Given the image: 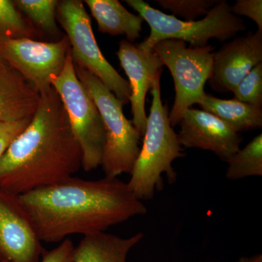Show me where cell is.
<instances>
[{
  "label": "cell",
  "mask_w": 262,
  "mask_h": 262,
  "mask_svg": "<svg viewBox=\"0 0 262 262\" xmlns=\"http://www.w3.org/2000/svg\"><path fill=\"white\" fill-rule=\"evenodd\" d=\"M41 242L61 243L72 234L106 232L146 207L118 178L86 180L70 177L18 195Z\"/></svg>",
  "instance_id": "obj_1"
},
{
  "label": "cell",
  "mask_w": 262,
  "mask_h": 262,
  "mask_svg": "<svg viewBox=\"0 0 262 262\" xmlns=\"http://www.w3.org/2000/svg\"><path fill=\"white\" fill-rule=\"evenodd\" d=\"M82 153L61 98L52 88L37 112L0 159V189L20 195L73 177Z\"/></svg>",
  "instance_id": "obj_2"
},
{
  "label": "cell",
  "mask_w": 262,
  "mask_h": 262,
  "mask_svg": "<svg viewBox=\"0 0 262 262\" xmlns=\"http://www.w3.org/2000/svg\"><path fill=\"white\" fill-rule=\"evenodd\" d=\"M160 76L155 79L151 89L152 103L142 146L127 182L130 190L141 201L152 199L157 191L163 189V174L170 184L177 180L172 164L184 156L177 134L170 125L168 105L162 101Z\"/></svg>",
  "instance_id": "obj_3"
},
{
  "label": "cell",
  "mask_w": 262,
  "mask_h": 262,
  "mask_svg": "<svg viewBox=\"0 0 262 262\" xmlns=\"http://www.w3.org/2000/svg\"><path fill=\"white\" fill-rule=\"evenodd\" d=\"M125 2L149 24V37L138 46L144 51H152L155 45L168 39L189 42L192 48L205 47L210 39L226 42L246 29L244 20L232 13L226 0H219L204 18L193 21L165 14L142 0Z\"/></svg>",
  "instance_id": "obj_4"
},
{
  "label": "cell",
  "mask_w": 262,
  "mask_h": 262,
  "mask_svg": "<svg viewBox=\"0 0 262 262\" xmlns=\"http://www.w3.org/2000/svg\"><path fill=\"white\" fill-rule=\"evenodd\" d=\"M74 64L77 77L92 96L102 118L105 144L101 166L105 177L117 178L130 173L140 151L141 136L124 115L123 103L96 76Z\"/></svg>",
  "instance_id": "obj_5"
},
{
  "label": "cell",
  "mask_w": 262,
  "mask_h": 262,
  "mask_svg": "<svg viewBox=\"0 0 262 262\" xmlns=\"http://www.w3.org/2000/svg\"><path fill=\"white\" fill-rule=\"evenodd\" d=\"M52 86L61 98L71 129L82 153V168L90 172L101 166L105 131L101 114L92 96L76 74L71 51Z\"/></svg>",
  "instance_id": "obj_6"
},
{
  "label": "cell",
  "mask_w": 262,
  "mask_h": 262,
  "mask_svg": "<svg viewBox=\"0 0 262 262\" xmlns=\"http://www.w3.org/2000/svg\"><path fill=\"white\" fill-rule=\"evenodd\" d=\"M215 47L187 48L185 42L177 39L161 41L155 52L170 70L175 85V101L169 120L172 127L178 125L186 110L199 103L206 95L204 87L212 73Z\"/></svg>",
  "instance_id": "obj_7"
},
{
  "label": "cell",
  "mask_w": 262,
  "mask_h": 262,
  "mask_svg": "<svg viewBox=\"0 0 262 262\" xmlns=\"http://www.w3.org/2000/svg\"><path fill=\"white\" fill-rule=\"evenodd\" d=\"M83 4L80 0H62L57 7V18L67 33L74 63L96 76L123 104H127L131 95L128 81L103 56Z\"/></svg>",
  "instance_id": "obj_8"
},
{
  "label": "cell",
  "mask_w": 262,
  "mask_h": 262,
  "mask_svg": "<svg viewBox=\"0 0 262 262\" xmlns=\"http://www.w3.org/2000/svg\"><path fill=\"white\" fill-rule=\"evenodd\" d=\"M70 51L67 37L54 42L29 38L0 40V58L18 71L40 95L53 88L52 80L63 70Z\"/></svg>",
  "instance_id": "obj_9"
},
{
  "label": "cell",
  "mask_w": 262,
  "mask_h": 262,
  "mask_svg": "<svg viewBox=\"0 0 262 262\" xmlns=\"http://www.w3.org/2000/svg\"><path fill=\"white\" fill-rule=\"evenodd\" d=\"M43 252L18 196L0 189V262H39Z\"/></svg>",
  "instance_id": "obj_10"
},
{
  "label": "cell",
  "mask_w": 262,
  "mask_h": 262,
  "mask_svg": "<svg viewBox=\"0 0 262 262\" xmlns=\"http://www.w3.org/2000/svg\"><path fill=\"white\" fill-rule=\"evenodd\" d=\"M262 63V32L234 37L213 53L208 83L215 92H232L251 70Z\"/></svg>",
  "instance_id": "obj_11"
},
{
  "label": "cell",
  "mask_w": 262,
  "mask_h": 262,
  "mask_svg": "<svg viewBox=\"0 0 262 262\" xmlns=\"http://www.w3.org/2000/svg\"><path fill=\"white\" fill-rule=\"evenodd\" d=\"M178 125L179 144L185 148L208 150L225 162L241 149L243 138L239 134L204 110L188 108Z\"/></svg>",
  "instance_id": "obj_12"
},
{
  "label": "cell",
  "mask_w": 262,
  "mask_h": 262,
  "mask_svg": "<svg viewBox=\"0 0 262 262\" xmlns=\"http://www.w3.org/2000/svg\"><path fill=\"white\" fill-rule=\"evenodd\" d=\"M117 55L129 80L132 122L142 138L148 118L145 111L146 94L152 89L157 77L161 75L164 65L155 52L144 51L125 39L119 44Z\"/></svg>",
  "instance_id": "obj_13"
},
{
  "label": "cell",
  "mask_w": 262,
  "mask_h": 262,
  "mask_svg": "<svg viewBox=\"0 0 262 262\" xmlns=\"http://www.w3.org/2000/svg\"><path fill=\"white\" fill-rule=\"evenodd\" d=\"M41 95L20 73L7 64L0 70V122L32 118Z\"/></svg>",
  "instance_id": "obj_14"
},
{
  "label": "cell",
  "mask_w": 262,
  "mask_h": 262,
  "mask_svg": "<svg viewBox=\"0 0 262 262\" xmlns=\"http://www.w3.org/2000/svg\"><path fill=\"white\" fill-rule=\"evenodd\" d=\"M144 237L142 232L127 237L106 232L83 236L75 248L73 262H127L129 252Z\"/></svg>",
  "instance_id": "obj_15"
},
{
  "label": "cell",
  "mask_w": 262,
  "mask_h": 262,
  "mask_svg": "<svg viewBox=\"0 0 262 262\" xmlns=\"http://www.w3.org/2000/svg\"><path fill=\"white\" fill-rule=\"evenodd\" d=\"M91 14L97 21L98 30L110 35H125L134 42L140 37L143 18L131 13L117 0H85Z\"/></svg>",
  "instance_id": "obj_16"
},
{
  "label": "cell",
  "mask_w": 262,
  "mask_h": 262,
  "mask_svg": "<svg viewBox=\"0 0 262 262\" xmlns=\"http://www.w3.org/2000/svg\"><path fill=\"white\" fill-rule=\"evenodd\" d=\"M198 104L203 110L213 114L237 133L262 127V108L236 99H221L206 94Z\"/></svg>",
  "instance_id": "obj_17"
},
{
  "label": "cell",
  "mask_w": 262,
  "mask_h": 262,
  "mask_svg": "<svg viewBox=\"0 0 262 262\" xmlns=\"http://www.w3.org/2000/svg\"><path fill=\"white\" fill-rule=\"evenodd\" d=\"M226 177L229 180H239L262 176V134H258L239 149L228 160Z\"/></svg>",
  "instance_id": "obj_18"
},
{
  "label": "cell",
  "mask_w": 262,
  "mask_h": 262,
  "mask_svg": "<svg viewBox=\"0 0 262 262\" xmlns=\"http://www.w3.org/2000/svg\"><path fill=\"white\" fill-rule=\"evenodd\" d=\"M18 10L27 15L33 24L44 32L58 33L57 0H16L13 1Z\"/></svg>",
  "instance_id": "obj_19"
},
{
  "label": "cell",
  "mask_w": 262,
  "mask_h": 262,
  "mask_svg": "<svg viewBox=\"0 0 262 262\" xmlns=\"http://www.w3.org/2000/svg\"><path fill=\"white\" fill-rule=\"evenodd\" d=\"M36 31L22 16L13 1L0 0V40L35 37Z\"/></svg>",
  "instance_id": "obj_20"
},
{
  "label": "cell",
  "mask_w": 262,
  "mask_h": 262,
  "mask_svg": "<svg viewBox=\"0 0 262 262\" xmlns=\"http://www.w3.org/2000/svg\"><path fill=\"white\" fill-rule=\"evenodd\" d=\"M219 0H155L164 10H170L173 16L193 21L198 17L208 14Z\"/></svg>",
  "instance_id": "obj_21"
},
{
  "label": "cell",
  "mask_w": 262,
  "mask_h": 262,
  "mask_svg": "<svg viewBox=\"0 0 262 262\" xmlns=\"http://www.w3.org/2000/svg\"><path fill=\"white\" fill-rule=\"evenodd\" d=\"M234 99L262 108V63L255 67L233 91Z\"/></svg>",
  "instance_id": "obj_22"
},
{
  "label": "cell",
  "mask_w": 262,
  "mask_h": 262,
  "mask_svg": "<svg viewBox=\"0 0 262 262\" xmlns=\"http://www.w3.org/2000/svg\"><path fill=\"white\" fill-rule=\"evenodd\" d=\"M231 10L234 15H243L251 18L257 25V30L262 32L261 0H237Z\"/></svg>",
  "instance_id": "obj_23"
},
{
  "label": "cell",
  "mask_w": 262,
  "mask_h": 262,
  "mask_svg": "<svg viewBox=\"0 0 262 262\" xmlns=\"http://www.w3.org/2000/svg\"><path fill=\"white\" fill-rule=\"evenodd\" d=\"M32 118L14 122H0V159L13 140L25 130Z\"/></svg>",
  "instance_id": "obj_24"
},
{
  "label": "cell",
  "mask_w": 262,
  "mask_h": 262,
  "mask_svg": "<svg viewBox=\"0 0 262 262\" xmlns=\"http://www.w3.org/2000/svg\"><path fill=\"white\" fill-rule=\"evenodd\" d=\"M75 248L70 239H63L51 251H44L39 262H73Z\"/></svg>",
  "instance_id": "obj_25"
},
{
  "label": "cell",
  "mask_w": 262,
  "mask_h": 262,
  "mask_svg": "<svg viewBox=\"0 0 262 262\" xmlns=\"http://www.w3.org/2000/svg\"><path fill=\"white\" fill-rule=\"evenodd\" d=\"M237 262H262V255H255L251 257H242Z\"/></svg>",
  "instance_id": "obj_26"
},
{
  "label": "cell",
  "mask_w": 262,
  "mask_h": 262,
  "mask_svg": "<svg viewBox=\"0 0 262 262\" xmlns=\"http://www.w3.org/2000/svg\"><path fill=\"white\" fill-rule=\"evenodd\" d=\"M7 65V63H5V62L4 61H3V59H2L1 58H0V70H1V69H3V67H5V66H6Z\"/></svg>",
  "instance_id": "obj_27"
},
{
  "label": "cell",
  "mask_w": 262,
  "mask_h": 262,
  "mask_svg": "<svg viewBox=\"0 0 262 262\" xmlns=\"http://www.w3.org/2000/svg\"><path fill=\"white\" fill-rule=\"evenodd\" d=\"M208 262H220V261H208Z\"/></svg>",
  "instance_id": "obj_28"
}]
</instances>
